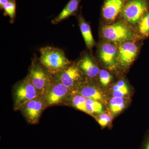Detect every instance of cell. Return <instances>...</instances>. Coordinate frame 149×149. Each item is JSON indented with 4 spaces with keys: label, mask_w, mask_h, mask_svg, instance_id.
Returning a JSON list of instances; mask_svg holds the SVG:
<instances>
[{
    "label": "cell",
    "mask_w": 149,
    "mask_h": 149,
    "mask_svg": "<svg viewBox=\"0 0 149 149\" xmlns=\"http://www.w3.org/2000/svg\"><path fill=\"white\" fill-rule=\"evenodd\" d=\"M40 63L52 75L71 64L64 52L59 48L45 47L40 49Z\"/></svg>",
    "instance_id": "1"
},
{
    "label": "cell",
    "mask_w": 149,
    "mask_h": 149,
    "mask_svg": "<svg viewBox=\"0 0 149 149\" xmlns=\"http://www.w3.org/2000/svg\"><path fill=\"white\" fill-rule=\"evenodd\" d=\"M149 10V0L126 1L120 15L125 21L135 24Z\"/></svg>",
    "instance_id": "2"
},
{
    "label": "cell",
    "mask_w": 149,
    "mask_h": 149,
    "mask_svg": "<svg viewBox=\"0 0 149 149\" xmlns=\"http://www.w3.org/2000/svg\"><path fill=\"white\" fill-rule=\"evenodd\" d=\"M28 77L40 95H44L52 81L53 78L50 73L36 58L32 61L29 69Z\"/></svg>",
    "instance_id": "3"
},
{
    "label": "cell",
    "mask_w": 149,
    "mask_h": 149,
    "mask_svg": "<svg viewBox=\"0 0 149 149\" xmlns=\"http://www.w3.org/2000/svg\"><path fill=\"white\" fill-rule=\"evenodd\" d=\"M71 91L77 90L84 81L83 72L77 65H70L52 75Z\"/></svg>",
    "instance_id": "4"
},
{
    "label": "cell",
    "mask_w": 149,
    "mask_h": 149,
    "mask_svg": "<svg viewBox=\"0 0 149 149\" xmlns=\"http://www.w3.org/2000/svg\"><path fill=\"white\" fill-rule=\"evenodd\" d=\"M14 91L15 109H20L28 102L42 95L32 84L28 76L15 86Z\"/></svg>",
    "instance_id": "5"
},
{
    "label": "cell",
    "mask_w": 149,
    "mask_h": 149,
    "mask_svg": "<svg viewBox=\"0 0 149 149\" xmlns=\"http://www.w3.org/2000/svg\"><path fill=\"white\" fill-rule=\"evenodd\" d=\"M102 33L105 39L112 42L126 41L133 36L131 29L121 22L104 26L102 29Z\"/></svg>",
    "instance_id": "6"
},
{
    "label": "cell",
    "mask_w": 149,
    "mask_h": 149,
    "mask_svg": "<svg viewBox=\"0 0 149 149\" xmlns=\"http://www.w3.org/2000/svg\"><path fill=\"white\" fill-rule=\"evenodd\" d=\"M71 92L69 88L53 78L44 95L47 105H54L64 100Z\"/></svg>",
    "instance_id": "7"
},
{
    "label": "cell",
    "mask_w": 149,
    "mask_h": 149,
    "mask_svg": "<svg viewBox=\"0 0 149 149\" xmlns=\"http://www.w3.org/2000/svg\"><path fill=\"white\" fill-rule=\"evenodd\" d=\"M47 105L43 95H40L24 104L20 109L28 122L37 123L43 110Z\"/></svg>",
    "instance_id": "8"
},
{
    "label": "cell",
    "mask_w": 149,
    "mask_h": 149,
    "mask_svg": "<svg viewBox=\"0 0 149 149\" xmlns=\"http://www.w3.org/2000/svg\"><path fill=\"white\" fill-rule=\"evenodd\" d=\"M138 48L135 43L126 42L118 48V61L120 65L128 67L133 62L138 53Z\"/></svg>",
    "instance_id": "9"
},
{
    "label": "cell",
    "mask_w": 149,
    "mask_h": 149,
    "mask_svg": "<svg viewBox=\"0 0 149 149\" xmlns=\"http://www.w3.org/2000/svg\"><path fill=\"white\" fill-rule=\"evenodd\" d=\"M126 0H105L102 8V15L108 21H113L120 14Z\"/></svg>",
    "instance_id": "10"
},
{
    "label": "cell",
    "mask_w": 149,
    "mask_h": 149,
    "mask_svg": "<svg viewBox=\"0 0 149 149\" xmlns=\"http://www.w3.org/2000/svg\"><path fill=\"white\" fill-rule=\"evenodd\" d=\"M77 66L83 73L90 78L95 77L100 70L92 57L88 54L82 56Z\"/></svg>",
    "instance_id": "11"
},
{
    "label": "cell",
    "mask_w": 149,
    "mask_h": 149,
    "mask_svg": "<svg viewBox=\"0 0 149 149\" xmlns=\"http://www.w3.org/2000/svg\"><path fill=\"white\" fill-rule=\"evenodd\" d=\"M118 52L113 45L109 43L104 44L100 49V57L106 66H114L118 61Z\"/></svg>",
    "instance_id": "12"
},
{
    "label": "cell",
    "mask_w": 149,
    "mask_h": 149,
    "mask_svg": "<svg viewBox=\"0 0 149 149\" xmlns=\"http://www.w3.org/2000/svg\"><path fill=\"white\" fill-rule=\"evenodd\" d=\"M81 1V0H70L61 12L52 20V24H58L75 14L78 10Z\"/></svg>",
    "instance_id": "13"
},
{
    "label": "cell",
    "mask_w": 149,
    "mask_h": 149,
    "mask_svg": "<svg viewBox=\"0 0 149 149\" xmlns=\"http://www.w3.org/2000/svg\"><path fill=\"white\" fill-rule=\"evenodd\" d=\"M80 31L84 39L86 45L88 49H92L95 45V41L93 38L91 27L86 22L81 15L78 17Z\"/></svg>",
    "instance_id": "14"
},
{
    "label": "cell",
    "mask_w": 149,
    "mask_h": 149,
    "mask_svg": "<svg viewBox=\"0 0 149 149\" xmlns=\"http://www.w3.org/2000/svg\"><path fill=\"white\" fill-rule=\"evenodd\" d=\"M77 92L86 99H91L98 101H103L104 95L95 86L87 85L80 87Z\"/></svg>",
    "instance_id": "15"
},
{
    "label": "cell",
    "mask_w": 149,
    "mask_h": 149,
    "mask_svg": "<svg viewBox=\"0 0 149 149\" xmlns=\"http://www.w3.org/2000/svg\"><path fill=\"white\" fill-rule=\"evenodd\" d=\"M86 107L88 114L102 113L103 111V106L100 101L86 99Z\"/></svg>",
    "instance_id": "16"
},
{
    "label": "cell",
    "mask_w": 149,
    "mask_h": 149,
    "mask_svg": "<svg viewBox=\"0 0 149 149\" xmlns=\"http://www.w3.org/2000/svg\"><path fill=\"white\" fill-rule=\"evenodd\" d=\"M16 0H10L3 9L4 15L10 18L11 23H13L16 17Z\"/></svg>",
    "instance_id": "17"
},
{
    "label": "cell",
    "mask_w": 149,
    "mask_h": 149,
    "mask_svg": "<svg viewBox=\"0 0 149 149\" xmlns=\"http://www.w3.org/2000/svg\"><path fill=\"white\" fill-rule=\"evenodd\" d=\"M72 104L75 108L88 113L86 107V99L81 95H76L72 99Z\"/></svg>",
    "instance_id": "18"
},
{
    "label": "cell",
    "mask_w": 149,
    "mask_h": 149,
    "mask_svg": "<svg viewBox=\"0 0 149 149\" xmlns=\"http://www.w3.org/2000/svg\"><path fill=\"white\" fill-rule=\"evenodd\" d=\"M139 31L141 35L148 36L149 34V10L139 22Z\"/></svg>",
    "instance_id": "19"
},
{
    "label": "cell",
    "mask_w": 149,
    "mask_h": 149,
    "mask_svg": "<svg viewBox=\"0 0 149 149\" xmlns=\"http://www.w3.org/2000/svg\"><path fill=\"white\" fill-rule=\"evenodd\" d=\"M99 76L100 82L104 86H106L108 85L112 79L111 74L105 70H100Z\"/></svg>",
    "instance_id": "20"
},
{
    "label": "cell",
    "mask_w": 149,
    "mask_h": 149,
    "mask_svg": "<svg viewBox=\"0 0 149 149\" xmlns=\"http://www.w3.org/2000/svg\"><path fill=\"white\" fill-rule=\"evenodd\" d=\"M113 91H119L122 93L124 95H127L129 94V90L126 83L123 80L118 82L113 87Z\"/></svg>",
    "instance_id": "21"
},
{
    "label": "cell",
    "mask_w": 149,
    "mask_h": 149,
    "mask_svg": "<svg viewBox=\"0 0 149 149\" xmlns=\"http://www.w3.org/2000/svg\"><path fill=\"white\" fill-rule=\"evenodd\" d=\"M112 119L111 116L107 113H102L97 118L98 122L102 127H105L111 122Z\"/></svg>",
    "instance_id": "22"
},
{
    "label": "cell",
    "mask_w": 149,
    "mask_h": 149,
    "mask_svg": "<svg viewBox=\"0 0 149 149\" xmlns=\"http://www.w3.org/2000/svg\"><path fill=\"white\" fill-rule=\"evenodd\" d=\"M126 107V103L119 104L115 105L110 107L111 111L114 114H117L123 110Z\"/></svg>",
    "instance_id": "23"
},
{
    "label": "cell",
    "mask_w": 149,
    "mask_h": 149,
    "mask_svg": "<svg viewBox=\"0 0 149 149\" xmlns=\"http://www.w3.org/2000/svg\"><path fill=\"white\" fill-rule=\"evenodd\" d=\"M141 149H149V131L145 136Z\"/></svg>",
    "instance_id": "24"
},
{
    "label": "cell",
    "mask_w": 149,
    "mask_h": 149,
    "mask_svg": "<svg viewBox=\"0 0 149 149\" xmlns=\"http://www.w3.org/2000/svg\"><path fill=\"white\" fill-rule=\"evenodd\" d=\"M10 0H0V9L3 10L6 5L9 2Z\"/></svg>",
    "instance_id": "25"
}]
</instances>
